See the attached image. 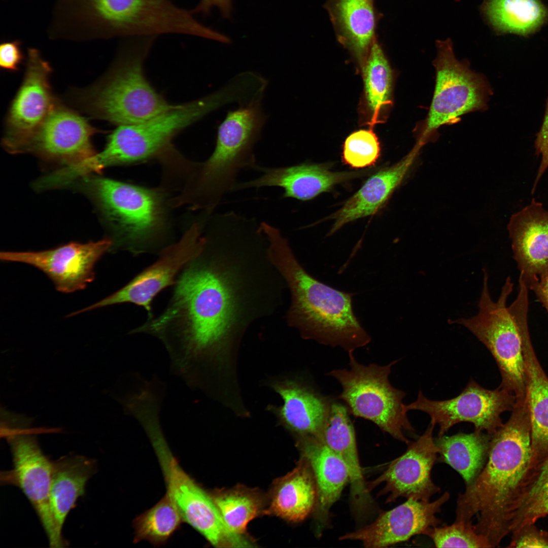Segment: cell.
I'll return each mask as SVG.
<instances>
[{
    "instance_id": "obj_21",
    "label": "cell",
    "mask_w": 548,
    "mask_h": 548,
    "mask_svg": "<svg viewBox=\"0 0 548 548\" xmlns=\"http://www.w3.org/2000/svg\"><path fill=\"white\" fill-rule=\"evenodd\" d=\"M450 497L446 491L430 502L407 499L404 503L381 513L373 523L340 537L341 540H357L364 547L381 548L408 540L418 534L425 535L441 521L437 518L442 506Z\"/></svg>"
},
{
    "instance_id": "obj_2",
    "label": "cell",
    "mask_w": 548,
    "mask_h": 548,
    "mask_svg": "<svg viewBox=\"0 0 548 548\" xmlns=\"http://www.w3.org/2000/svg\"><path fill=\"white\" fill-rule=\"evenodd\" d=\"M533 458L527 400L517 402L508 420L492 435L486 463L458 495L455 521L473 523L491 547L507 535L513 505Z\"/></svg>"
},
{
    "instance_id": "obj_34",
    "label": "cell",
    "mask_w": 548,
    "mask_h": 548,
    "mask_svg": "<svg viewBox=\"0 0 548 548\" xmlns=\"http://www.w3.org/2000/svg\"><path fill=\"white\" fill-rule=\"evenodd\" d=\"M210 495L227 526L238 534L247 535L248 523L264 511V497L255 489L238 485Z\"/></svg>"
},
{
    "instance_id": "obj_29",
    "label": "cell",
    "mask_w": 548,
    "mask_h": 548,
    "mask_svg": "<svg viewBox=\"0 0 548 548\" xmlns=\"http://www.w3.org/2000/svg\"><path fill=\"white\" fill-rule=\"evenodd\" d=\"M95 471L93 460L82 456H66L53 462L50 505L60 534L68 512L84 495L86 483Z\"/></svg>"
},
{
    "instance_id": "obj_36",
    "label": "cell",
    "mask_w": 548,
    "mask_h": 548,
    "mask_svg": "<svg viewBox=\"0 0 548 548\" xmlns=\"http://www.w3.org/2000/svg\"><path fill=\"white\" fill-rule=\"evenodd\" d=\"M183 522L177 507L166 493L154 506L133 520V542L146 540L154 546L162 545Z\"/></svg>"
},
{
    "instance_id": "obj_23",
    "label": "cell",
    "mask_w": 548,
    "mask_h": 548,
    "mask_svg": "<svg viewBox=\"0 0 548 548\" xmlns=\"http://www.w3.org/2000/svg\"><path fill=\"white\" fill-rule=\"evenodd\" d=\"M254 169L261 172V175L251 181L237 183L232 191L279 187L284 190L283 198L306 201L329 191L338 184L362 175L361 172H332L325 164L309 163L280 167L257 165Z\"/></svg>"
},
{
    "instance_id": "obj_40",
    "label": "cell",
    "mask_w": 548,
    "mask_h": 548,
    "mask_svg": "<svg viewBox=\"0 0 548 548\" xmlns=\"http://www.w3.org/2000/svg\"><path fill=\"white\" fill-rule=\"evenodd\" d=\"M534 147L536 154L540 155L541 159L532 189V193L535 191L537 183L548 168V96L543 123L539 132L536 134Z\"/></svg>"
},
{
    "instance_id": "obj_7",
    "label": "cell",
    "mask_w": 548,
    "mask_h": 548,
    "mask_svg": "<svg viewBox=\"0 0 548 548\" xmlns=\"http://www.w3.org/2000/svg\"><path fill=\"white\" fill-rule=\"evenodd\" d=\"M85 183L111 231L110 252L126 251L136 256L159 253L168 246L161 191L101 177Z\"/></svg>"
},
{
    "instance_id": "obj_33",
    "label": "cell",
    "mask_w": 548,
    "mask_h": 548,
    "mask_svg": "<svg viewBox=\"0 0 548 548\" xmlns=\"http://www.w3.org/2000/svg\"><path fill=\"white\" fill-rule=\"evenodd\" d=\"M485 12L499 31L527 36L546 20L547 11L538 0H489Z\"/></svg>"
},
{
    "instance_id": "obj_25",
    "label": "cell",
    "mask_w": 548,
    "mask_h": 548,
    "mask_svg": "<svg viewBox=\"0 0 548 548\" xmlns=\"http://www.w3.org/2000/svg\"><path fill=\"white\" fill-rule=\"evenodd\" d=\"M296 440L315 477L318 492L316 507L322 525L349 482L348 469L341 458L321 438L309 436L296 438Z\"/></svg>"
},
{
    "instance_id": "obj_18",
    "label": "cell",
    "mask_w": 548,
    "mask_h": 548,
    "mask_svg": "<svg viewBox=\"0 0 548 548\" xmlns=\"http://www.w3.org/2000/svg\"><path fill=\"white\" fill-rule=\"evenodd\" d=\"M26 72L10 107L3 139L6 149L17 154L53 108L48 82L51 68L36 49L28 50Z\"/></svg>"
},
{
    "instance_id": "obj_10",
    "label": "cell",
    "mask_w": 548,
    "mask_h": 548,
    "mask_svg": "<svg viewBox=\"0 0 548 548\" xmlns=\"http://www.w3.org/2000/svg\"><path fill=\"white\" fill-rule=\"evenodd\" d=\"M157 457L166 492L184 522L217 547H247L251 540L236 534L225 523L210 494L206 492L180 466L164 436L160 419L152 417L143 424Z\"/></svg>"
},
{
    "instance_id": "obj_41",
    "label": "cell",
    "mask_w": 548,
    "mask_h": 548,
    "mask_svg": "<svg viewBox=\"0 0 548 548\" xmlns=\"http://www.w3.org/2000/svg\"><path fill=\"white\" fill-rule=\"evenodd\" d=\"M19 40L5 41L0 45V65L9 71H16L23 59Z\"/></svg>"
},
{
    "instance_id": "obj_38",
    "label": "cell",
    "mask_w": 548,
    "mask_h": 548,
    "mask_svg": "<svg viewBox=\"0 0 548 548\" xmlns=\"http://www.w3.org/2000/svg\"><path fill=\"white\" fill-rule=\"evenodd\" d=\"M428 536L436 547H491L487 538L475 531L473 524L455 521L451 525L430 528Z\"/></svg>"
},
{
    "instance_id": "obj_4",
    "label": "cell",
    "mask_w": 548,
    "mask_h": 548,
    "mask_svg": "<svg viewBox=\"0 0 548 548\" xmlns=\"http://www.w3.org/2000/svg\"><path fill=\"white\" fill-rule=\"evenodd\" d=\"M78 37L111 38L182 34L213 39L216 30L170 0H60Z\"/></svg>"
},
{
    "instance_id": "obj_30",
    "label": "cell",
    "mask_w": 548,
    "mask_h": 548,
    "mask_svg": "<svg viewBox=\"0 0 548 548\" xmlns=\"http://www.w3.org/2000/svg\"><path fill=\"white\" fill-rule=\"evenodd\" d=\"M526 399L534 457L548 453V378L534 353L529 332L523 335Z\"/></svg>"
},
{
    "instance_id": "obj_35",
    "label": "cell",
    "mask_w": 548,
    "mask_h": 548,
    "mask_svg": "<svg viewBox=\"0 0 548 548\" xmlns=\"http://www.w3.org/2000/svg\"><path fill=\"white\" fill-rule=\"evenodd\" d=\"M363 65L365 98L374 124L382 111L390 105L393 84L391 68L375 39Z\"/></svg>"
},
{
    "instance_id": "obj_3",
    "label": "cell",
    "mask_w": 548,
    "mask_h": 548,
    "mask_svg": "<svg viewBox=\"0 0 548 548\" xmlns=\"http://www.w3.org/2000/svg\"><path fill=\"white\" fill-rule=\"evenodd\" d=\"M263 230L269 260L290 291L289 324L304 339L339 347L348 353L368 344L371 338L353 311V294L334 289L311 276L278 228L266 224Z\"/></svg>"
},
{
    "instance_id": "obj_12",
    "label": "cell",
    "mask_w": 548,
    "mask_h": 548,
    "mask_svg": "<svg viewBox=\"0 0 548 548\" xmlns=\"http://www.w3.org/2000/svg\"><path fill=\"white\" fill-rule=\"evenodd\" d=\"M433 65L435 86L424 128L417 143L423 146L441 125L486 106L491 88L485 79L455 57L450 40L437 42Z\"/></svg>"
},
{
    "instance_id": "obj_11",
    "label": "cell",
    "mask_w": 548,
    "mask_h": 548,
    "mask_svg": "<svg viewBox=\"0 0 548 548\" xmlns=\"http://www.w3.org/2000/svg\"><path fill=\"white\" fill-rule=\"evenodd\" d=\"M349 369H333L327 374L340 384L338 399L343 401L351 414L371 421L382 431L407 445L410 443L403 431H415L406 416L403 399L405 393L390 383L389 376L397 361L385 365H365L348 353Z\"/></svg>"
},
{
    "instance_id": "obj_42",
    "label": "cell",
    "mask_w": 548,
    "mask_h": 548,
    "mask_svg": "<svg viewBox=\"0 0 548 548\" xmlns=\"http://www.w3.org/2000/svg\"><path fill=\"white\" fill-rule=\"evenodd\" d=\"M218 8L224 18H229L232 11V0H200L196 6L191 10L193 14L208 16L214 8Z\"/></svg>"
},
{
    "instance_id": "obj_31",
    "label": "cell",
    "mask_w": 548,
    "mask_h": 548,
    "mask_svg": "<svg viewBox=\"0 0 548 548\" xmlns=\"http://www.w3.org/2000/svg\"><path fill=\"white\" fill-rule=\"evenodd\" d=\"M492 435L474 431L438 437V460L458 472L466 485L472 483L484 468L488 456Z\"/></svg>"
},
{
    "instance_id": "obj_8",
    "label": "cell",
    "mask_w": 548,
    "mask_h": 548,
    "mask_svg": "<svg viewBox=\"0 0 548 548\" xmlns=\"http://www.w3.org/2000/svg\"><path fill=\"white\" fill-rule=\"evenodd\" d=\"M239 92L231 83L205 97L173 108L144 122L118 126L108 136L104 149L97 153V167L131 164L169 154L180 131L218 108L238 102Z\"/></svg>"
},
{
    "instance_id": "obj_5",
    "label": "cell",
    "mask_w": 548,
    "mask_h": 548,
    "mask_svg": "<svg viewBox=\"0 0 548 548\" xmlns=\"http://www.w3.org/2000/svg\"><path fill=\"white\" fill-rule=\"evenodd\" d=\"M261 100L229 111L219 126L214 152L197 164L183 191L185 200L194 209L212 212L223 196L232 191L239 171L257 165L253 148L265 121Z\"/></svg>"
},
{
    "instance_id": "obj_37",
    "label": "cell",
    "mask_w": 548,
    "mask_h": 548,
    "mask_svg": "<svg viewBox=\"0 0 548 548\" xmlns=\"http://www.w3.org/2000/svg\"><path fill=\"white\" fill-rule=\"evenodd\" d=\"M379 139L372 129L354 131L346 139L343 146L344 163L354 168L373 165L381 155Z\"/></svg>"
},
{
    "instance_id": "obj_26",
    "label": "cell",
    "mask_w": 548,
    "mask_h": 548,
    "mask_svg": "<svg viewBox=\"0 0 548 548\" xmlns=\"http://www.w3.org/2000/svg\"><path fill=\"white\" fill-rule=\"evenodd\" d=\"M318 492L315 477L306 459L302 456L296 466L276 480L265 512L287 521L304 520L316 507Z\"/></svg>"
},
{
    "instance_id": "obj_32",
    "label": "cell",
    "mask_w": 548,
    "mask_h": 548,
    "mask_svg": "<svg viewBox=\"0 0 548 548\" xmlns=\"http://www.w3.org/2000/svg\"><path fill=\"white\" fill-rule=\"evenodd\" d=\"M548 515V453L534 457L509 519V534Z\"/></svg>"
},
{
    "instance_id": "obj_1",
    "label": "cell",
    "mask_w": 548,
    "mask_h": 548,
    "mask_svg": "<svg viewBox=\"0 0 548 548\" xmlns=\"http://www.w3.org/2000/svg\"><path fill=\"white\" fill-rule=\"evenodd\" d=\"M242 253L222 241L206 239L178 275L166 308L133 329L162 342L171 373L187 384L219 385L238 376L249 300L237 260Z\"/></svg>"
},
{
    "instance_id": "obj_27",
    "label": "cell",
    "mask_w": 548,
    "mask_h": 548,
    "mask_svg": "<svg viewBox=\"0 0 548 548\" xmlns=\"http://www.w3.org/2000/svg\"><path fill=\"white\" fill-rule=\"evenodd\" d=\"M338 40L364 63L374 39L373 0H327Z\"/></svg>"
},
{
    "instance_id": "obj_28",
    "label": "cell",
    "mask_w": 548,
    "mask_h": 548,
    "mask_svg": "<svg viewBox=\"0 0 548 548\" xmlns=\"http://www.w3.org/2000/svg\"><path fill=\"white\" fill-rule=\"evenodd\" d=\"M347 406L332 401L321 438L342 460L349 476L354 501L361 504L368 499L358 453L354 427Z\"/></svg>"
},
{
    "instance_id": "obj_13",
    "label": "cell",
    "mask_w": 548,
    "mask_h": 548,
    "mask_svg": "<svg viewBox=\"0 0 548 548\" xmlns=\"http://www.w3.org/2000/svg\"><path fill=\"white\" fill-rule=\"evenodd\" d=\"M30 425L1 427L12 452L13 468L5 472V484L19 487L36 511L52 547L65 546L51 512L50 493L53 462L42 452Z\"/></svg>"
},
{
    "instance_id": "obj_39",
    "label": "cell",
    "mask_w": 548,
    "mask_h": 548,
    "mask_svg": "<svg viewBox=\"0 0 548 548\" xmlns=\"http://www.w3.org/2000/svg\"><path fill=\"white\" fill-rule=\"evenodd\" d=\"M511 534L508 547H548V534L539 530L534 524L526 525Z\"/></svg>"
},
{
    "instance_id": "obj_20",
    "label": "cell",
    "mask_w": 548,
    "mask_h": 548,
    "mask_svg": "<svg viewBox=\"0 0 548 548\" xmlns=\"http://www.w3.org/2000/svg\"><path fill=\"white\" fill-rule=\"evenodd\" d=\"M264 383L283 400L281 405L270 404L266 407L275 416L278 425L295 438L320 437L332 400L317 392L295 375L272 376L267 378Z\"/></svg>"
},
{
    "instance_id": "obj_22",
    "label": "cell",
    "mask_w": 548,
    "mask_h": 548,
    "mask_svg": "<svg viewBox=\"0 0 548 548\" xmlns=\"http://www.w3.org/2000/svg\"><path fill=\"white\" fill-rule=\"evenodd\" d=\"M520 277L529 289L548 275V211L533 199L507 225Z\"/></svg>"
},
{
    "instance_id": "obj_14",
    "label": "cell",
    "mask_w": 548,
    "mask_h": 548,
    "mask_svg": "<svg viewBox=\"0 0 548 548\" xmlns=\"http://www.w3.org/2000/svg\"><path fill=\"white\" fill-rule=\"evenodd\" d=\"M516 403L515 395L499 387L492 390L486 389L473 379L457 396L445 400H432L419 391L417 399L404 405L406 412L418 410L427 413L430 424H438V437L448 432L453 425L461 422L473 424L474 431H486L493 434L503 424L501 415L512 410Z\"/></svg>"
},
{
    "instance_id": "obj_9",
    "label": "cell",
    "mask_w": 548,
    "mask_h": 548,
    "mask_svg": "<svg viewBox=\"0 0 548 548\" xmlns=\"http://www.w3.org/2000/svg\"><path fill=\"white\" fill-rule=\"evenodd\" d=\"M157 37L125 38L117 66L99 89L93 105L98 116L118 126L150 119L173 108L146 79L143 64Z\"/></svg>"
},
{
    "instance_id": "obj_43",
    "label": "cell",
    "mask_w": 548,
    "mask_h": 548,
    "mask_svg": "<svg viewBox=\"0 0 548 548\" xmlns=\"http://www.w3.org/2000/svg\"><path fill=\"white\" fill-rule=\"evenodd\" d=\"M530 290L534 292L548 314V275L533 285Z\"/></svg>"
},
{
    "instance_id": "obj_24",
    "label": "cell",
    "mask_w": 548,
    "mask_h": 548,
    "mask_svg": "<svg viewBox=\"0 0 548 548\" xmlns=\"http://www.w3.org/2000/svg\"><path fill=\"white\" fill-rule=\"evenodd\" d=\"M422 148L416 143L399 161L371 176L362 187L332 215L334 233L345 224L375 214L402 183Z\"/></svg>"
},
{
    "instance_id": "obj_6",
    "label": "cell",
    "mask_w": 548,
    "mask_h": 548,
    "mask_svg": "<svg viewBox=\"0 0 548 548\" xmlns=\"http://www.w3.org/2000/svg\"><path fill=\"white\" fill-rule=\"evenodd\" d=\"M488 278V272L484 269L477 314L471 318L448 321L464 326L486 347L501 373L499 387L515 395L517 401L523 400L526 398L523 334L528 328L529 288L519 277L518 295L507 306V300L513 286L510 278H507L496 301L490 296Z\"/></svg>"
},
{
    "instance_id": "obj_15",
    "label": "cell",
    "mask_w": 548,
    "mask_h": 548,
    "mask_svg": "<svg viewBox=\"0 0 548 548\" xmlns=\"http://www.w3.org/2000/svg\"><path fill=\"white\" fill-rule=\"evenodd\" d=\"M200 224L194 223L176 243L159 253L158 259L110 295L84 309L77 314L115 304L130 303L143 307L148 318L153 317L152 302L162 290L174 286L186 264L202 251L206 242Z\"/></svg>"
},
{
    "instance_id": "obj_17",
    "label": "cell",
    "mask_w": 548,
    "mask_h": 548,
    "mask_svg": "<svg viewBox=\"0 0 548 548\" xmlns=\"http://www.w3.org/2000/svg\"><path fill=\"white\" fill-rule=\"evenodd\" d=\"M96 131L78 114L53 107L17 154L30 153L66 166L75 165L96 154L91 142Z\"/></svg>"
},
{
    "instance_id": "obj_19",
    "label": "cell",
    "mask_w": 548,
    "mask_h": 548,
    "mask_svg": "<svg viewBox=\"0 0 548 548\" xmlns=\"http://www.w3.org/2000/svg\"><path fill=\"white\" fill-rule=\"evenodd\" d=\"M434 427L429 424L417 440L408 444L403 454L369 484L368 491L384 484L380 494L388 495L386 502L395 501L399 497L429 501L433 495L440 493V488L431 478V471L438 455L433 437Z\"/></svg>"
},
{
    "instance_id": "obj_16",
    "label": "cell",
    "mask_w": 548,
    "mask_h": 548,
    "mask_svg": "<svg viewBox=\"0 0 548 548\" xmlns=\"http://www.w3.org/2000/svg\"><path fill=\"white\" fill-rule=\"evenodd\" d=\"M112 246V240L107 237L85 244L72 242L41 251L1 252L0 259L30 265L46 274L57 291L70 293L84 289L94 280L96 263Z\"/></svg>"
}]
</instances>
